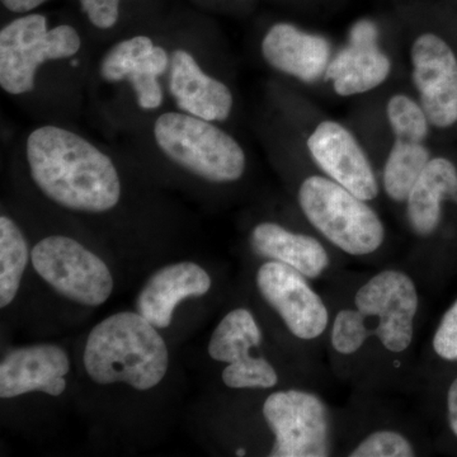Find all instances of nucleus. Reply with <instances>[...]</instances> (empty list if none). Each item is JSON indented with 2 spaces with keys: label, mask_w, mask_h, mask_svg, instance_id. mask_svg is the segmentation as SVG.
<instances>
[{
  "label": "nucleus",
  "mask_w": 457,
  "mask_h": 457,
  "mask_svg": "<svg viewBox=\"0 0 457 457\" xmlns=\"http://www.w3.org/2000/svg\"><path fill=\"white\" fill-rule=\"evenodd\" d=\"M32 179L54 203L66 209L104 212L121 196L110 158L74 132L44 126L27 140Z\"/></svg>",
  "instance_id": "f257e3e1"
},
{
  "label": "nucleus",
  "mask_w": 457,
  "mask_h": 457,
  "mask_svg": "<svg viewBox=\"0 0 457 457\" xmlns=\"http://www.w3.org/2000/svg\"><path fill=\"white\" fill-rule=\"evenodd\" d=\"M168 361L164 339L139 312H117L102 320L84 351V368L95 383H123L140 392L163 380Z\"/></svg>",
  "instance_id": "f03ea898"
},
{
  "label": "nucleus",
  "mask_w": 457,
  "mask_h": 457,
  "mask_svg": "<svg viewBox=\"0 0 457 457\" xmlns=\"http://www.w3.org/2000/svg\"><path fill=\"white\" fill-rule=\"evenodd\" d=\"M154 135L170 161L201 179L234 182L245 173L242 147L212 121L189 113H164L156 120Z\"/></svg>",
  "instance_id": "7ed1b4c3"
},
{
  "label": "nucleus",
  "mask_w": 457,
  "mask_h": 457,
  "mask_svg": "<svg viewBox=\"0 0 457 457\" xmlns=\"http://www.w3.org/2000/svg\"><path fill=\"white\" fill-rule=\"evenodd\" d=\"M299 204L312 227L351 255L374 253L385 230L378 213L333 179L309 177L299 189Z\"/></svg>",
  "instance_id": "20e7f679"
},
{
  "label": "nucleus",
  "mask_w": 457,
  "mask_h": 457,
  "mask_svg": "<svg viewBox=\"0 0 457 457\" xmlns=\"http://www.w3.org/2000/svg\"><path fill=\"white\" fill-rule=\"evenodd\" d=\"M79 49L73 27L49 29L41 14L18 18L0 32V86L11 95L31 92L42 62L73 56Z\"/></svg>",
  "instance_id": "39448f33"
},
{
  "label": "nucleus",
  "mask_w": 457,
  "mask_h": 457,
  "mask_svg": "<svg viewBox=\"0 0 457 457\" xmlns=\"http://www.w3.org/2000/svg\"><path fill=\"white\" fill-rule=\"evenodd\" d=\"M31 260L44 281L71 302L99 306L112 294L106 263L71 237H45L32 249Z\"/></svg>",
  "instance_id": "423d86ee"
},
{
  "label": "nucleus",
  "mask_w": 457,
  "mask_h": 457,
  "mask_svg": "<svg viewBox=\"0 0 457 457\" xmlns=\"http://www.w3.org/2000/svg\"><path fill=\"white\" fill-rule=\"evenodd\" d=\"M263 416L275 435L272 457H326L330 455L329 414L312 393L286 390L270 394Z\"/></svg>",
  "instance_id": "0eeeda50"
},
{
  "label": "nucleus",
  "mask_w": 457,
  "mask_h": 457,
  "mask_svg": "<svg viewBox=\"0 0 457 457\" xmlns=\"http://www.w3.org/2000/svg\"><path fill=\"white\" fill-rule=\"evenodd\" d=\"M354 303L366 318L378 319L372 329L387 351L407 350L413 341L418 294L413 279L387 270L369 279L354 296Z\"/></svg>",
  "instance_id": "6e6552de"
},
{
  "label": "nucleus",
  "mask_w": 457,
  "mask_h": 457,
  "mask_svg": "<svg viewBox=\"0 0 457 457\" xmlns=\"http://www.w3.org/2000/svg\"><path fill=\"white\" fill-rule=\"evenodd\" d=\"M305 278L296 270L270 261L258 270L257 286L288 330L297 338L311 341L323 335L329 315L323 300Z\"/></svg>",
  "instance_id": "1a4fd4ad"
},
{
  "label": "nucleus",
  "mask_w": 457,
  "mask_h": 457,
  "mask_svg": "<svg viewBox=\"0 0 457 457\" xmlns=\"http://www.w3.org/2000/svg\"><path fill=\"white\" fill-rule=\"evenodd\" d=\"M413 80L427 119L436 128L457 121V59L438 36L426 33L411 47Z\"/></svg>",
  "instance_id": "9d476101"
},
{
  "label": "nucleus",
  "mask_w": 457,
  "mask_h": 457,
  "mask_svg": "<svg viewBox=\"0 0 457 457\" xmlns=\"http://www.w3.org/2000/svg\"><path fill=\"white\" fill-rule=\"evenodd\" d=\"M308 147L319 168L361 200H374L378 180L368 156L345 126L324 121L311 135Z\"/></svg>",
  "instance_id": "9b49d317"
},
{
  "label": "nucleus",
  "mask_w": 457,
  "mask_h": 457,
  "mask_svg": "<svg viewBox=\"0 0 457 457\" xmlns=\"http://www.w3.org/2000/svg\"><path fill=\"white\" fill-rule=\"evenodd\" d=\"M378 27L371 21H360L352 27L350 42L329 62L324 74L339 96L369 92L389 77L392 64L378 49Z\"/></svg>",
  "instance_id": "f8f14e48"
},
{
  "label": "nucleus",
  "mask_w": 457,
  "mask_h": 457,
  "mask_svg": "<svg viewBox=\"0 0 457 457\" xmlns=\"http://www.w3.org/2000/svg\"><path fill=\"white\" fill-rule=\"evenodd\" d=\"M71 370L68 354L54 345H36L9 352L0 363V396L16 398L23 394L62 395Z\"/></svg>",
  "instance_id": "ddd939ff"
},
{
  "label": "nucleus",
  "mask_w": 457,
  "mask_h": 457,
  "mask_svg": "<svg viewBox=\"0 0 457 457\" xmlns=\"http://www.w3.org/2000/svg\"><path fill=\"white\" fill-rule=\"evenodd\" d=\"M212 278L209 273L194 263L179 262L156 270L137 297V312L156 329L170 326L177 305L188 297H200L209 293Z\"/></svg>",
  "instance_id": "4468645a"
},
{
  "label": "nucleus",
  "mask_w": 457,
  "mask_h": 457,
  "mask_svg": "<svg viewBox=\"0 0 457 457\" xmlns=\"http://www.w3.org/2000/svg\"><path fill=\"white\" fill-rule=\"evenodd\" d=\"M170 88L177 106L192 116L206 121H225L231 112L230 89L204 74L187 51H174Z\"/></svg>",
  "instance_id": "2eb2a0df"
},
{
  "label": "nucleus",
  "mask_w": 457,
  "mask_h": 457,
  "mask_svg": "<svg viewBox=\"0 0 457 457\" xmlns=\"http://www.w3.org/2000/svg\"><path fill=\"white\" fill-rule=\"evenodd\" d=\"M262 54L270 66L305 83L318 80L329 65L326 38L300 31L287 23L270 29L262 42Z\"/></svg>",
  "instance_id": "dca6fc26"
},
{
  "label": "nucleus",
  "mask_w": 457,
  "mask_h": 457,
  "mask_svg": "<svg viewBox=\"0 0 457 457\" xmlns=\"http://www.w3.org/2000/svg\"><path fill=\"white\" fill-rule=\"evenodd\" d=\"M251 245L261 257L284 263L306 278H318L329 264L326 249L317 239L291 233L273 222L257 225Z\"/></svg>",
  "instance_id": "f3484780"
},
{
  "label": "nucleus",
  "mask_w": 457,
  "mask_h": 457,
  "mask_svg": "<svg viewBox=\"0 0 457 457\" xmlns=\"http://www.w3.org/2000/svg\"><path fill=\"white\" fill-rule=\"evenodd\" d=\"M457 192V170L445 158L431 159L407 198L408 219L418 236H431L441 220L442 203Z\"/></svg>",
  "instance_id": "a211bd4d"
},
{
  "label": "nucleus",
  "mask_w": 457,
  "mask_h": 457,
  "mask_svg": "<svg viewBox=\"0 0 457 457\" xmlns=\"http://www.w3.org/2000/svg\"><path fill=\"white\" fill-rule=\"evenodd\" d=\"M262 333L257 321L246 309H236L222 319L209 343L212 359L221 362L243 363L253 359L251 350L260 347Z\"/></svg>",
  "instance_id": "6ab92c4d"
},
{
  "label": "nucleus",
  "mask_w": 457,
  "mask_h": 457,
  "mask_svg": "<svg viewBox=\"0 0 457 457\" xmlns=\"http://www.w3.org/2000/svg\"><path fill=\"white\" fill-rule=\"evenodd\" d=\"M429 161V152L422 143L396 140L384 170L387 196L396 203L407 201Z\"/></svg>",
  "instance_id": "aec40b11"
},
{
  "label": "nucleus",
  "mask_w": 457,
  "mask_h": 457,
  "mask_svg": "<svg viewBox=\"0 0 457 457\" xmlns=\"http://www.w3.org/2000/svg\"><path fill=\"white\" fill-rule=\"evenodd\" d=\"M29 262V248L20 228L7 216L0 218V306L13 302Z\"/></svg>",
  "instance_id": "412c9836"
},
{
  "label": "nucleus",
  "mask_w": 457,
  "mask_h": 457,
  "mask_svg": "<svg viewBox=\"0 0 457 457\" xmlns=\"http://www.w3.org/2000/svg\"><path fill=\"white\" fill-rule=\"evenodd\" d=\"M168 66V55L162 47L154 46L141 56L128 75L129 82L137 93L139 106L144 110H154L162 104L163 93L158 83V77Z\"/></svg>",
  "instance_id": "4be33fe9"
},
{
  "label": "nucleus",
  "mask_w": 457,
  "mask_h": 457,
  "mask_svg": "<svg viewBox=\"0 0 457 457\" xmlns=\"http://www.w3.org/2000/svg\"><path fill=\"white\" fill-rule=\"evenodd\" d=\"M387 119L396 140L423 143L428 134V119L422 106L404 95L394 96L387 104Z\"/></svg>",
  "instance_id": "5701e85b"
},
{
  "label": "nucleus",
  "mask_w": 457,
  "mask_h": 457,
  "mask_svg": "<svg viewBox=\"0 0 457 457\" xmlns=\"http://www.w3.org/2000/svg\"><path fill=\"white\" fill-rule=\"evenodd\" d=\"M153 41L146 36H137L130 40L120 42L104 56L101 65L102 77L108 82H121L130 74L135 62L153 50Z\"/></svg>",
  "instance_id": "b1692460"
},
{
  "label": "nucleus",
  "mask_w": 457,
  "mask_h": 457,
  "mask_svg": "<svg viewBox=\"0 0 457 457\" xmlns=\"http://www.w3.org/2000/svg\"><path fill=\"white\" fill-rule=\"evenodd\" d=\"M222 381L231 389H270L278 381V372L269 361L253 357L243 363H230L222 371Z\"/></svg>",
  "instance_id": "393cba45"
},
{
  "label": "nucleus",
  "mask_w": 457,
  "mask_h": 457,
  "mask_svg": "<svg viewBox=\"0 0 457 457\" xmlns=\"http://www.w3.org/2000/svg\"><path fill=\"white\" fill-rule=\"evenodd\" d=\"M372 333L368 318L356 309H345L337 314L332 329V345L342 354L356 353Z\"/></svg>",
  "instance_id": "a878e982"
},
{
  "label": "nucleus",
  "mask_w": 457,
  "mask_h": 457,
  "mask_svg": "<svg viewBox=\"0 0 457 457\" xmlns=\"http://www.w3.org/2000/svg\"><path fill=\"white\" fill-rule=\"evenodd\" d=\"M416 455L411 442L394 431H378L368 436L350 453L351 457H411Z\"/></svg>",
  "instance_id": "bb28decb"
},
{
  "label": "nucleus",
  "mask_w": 457,
  "mask_h": 457,
  "mask_svg": "<svg viewBox=\"0 0 457 457\" xmlns=\"http://www.w3.org/2000/svg\"><path fill=\"white\" fill-rule=\"evenodd\" d=\"M433 348L441 359L457 361V302L442 318L433 337Z\"/></svg>",
  "instance_id": "cd10ccee"
},
{
  "label": "nucleus",
  "mask_w": 457,
  "mask_h": 457,
  "mask_svg": "<svg viewBox=\"0 0 457 457\" xmlns=\"http://www.w3.org/2000/svg\"><path fill=\"white\" fill-rule=\"evenodd\" d=\"M90 22L102 29H111L119 20L120 0H80Z\"/></svg>",
  "instance_id": "c85d7f7f"
},
{
  "label": "nucleus",
  "mask_w": 457,
  "mask_h": 457,
  "mask_svg": "<svg viewBox=\"0 0 457 457\" xmlns=\"http://www.w3.org/2000/svg\"><path fill=\"white\" fill-rule=\"evenodd\" d=\"M447 411H449L451 429L457 437V378L451 384L449 394H447Z\"/></svg>",
  "instance_id": "c756f323"
},
{
  "label": "nucleus",
  "mask_w": 457,
  "mask_h": 457,
  "mask_svg": "<svg viewBox=\"0 0 457 457\" xmlns=\"http://www.w3.org/2000/svg\"><path fill=\"white\" fill-rule=\"evenodd\" d=\"M47 0H2L5 8L16 12V13H26V12L40 7Z\"/></svg>",
  "instance_id": "7c9ffc66"
},
{
  "label": "nucleus",
  "mask_w": 457,
  "mask_h": 457,
  "mask_svg": "<svg viewBox=\"0 0 457 457\" xmlns=\"http://www.w3.org/2000/svg\"><path fill=\"white\" fill-rule=\"evenodd\" d=\"M237 456H245V449L237 450Z\"/></svg>",
  "instance_id": "2f4dec72"
},
{
  "label": "nucleus",
  "mask_w": 457,
  "mask_h": 457,
  "mask_svg": "<svg viewBox=\"0 0 457 457\" xmlns=\"http://www.w3.org/2000/svg\"><path fill=\"white\" fill-rule=\"evenodd\" d=\"M453 201H455V203L457 204V192H456V196H455V198H453Z\"/></svg>",
  "instance_id": "473e14b6"
}]
</instances>
